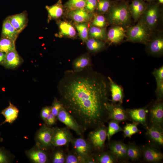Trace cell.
Segmentation results:
<instances>
[{
    "label": "cell",
    "instance_id": "6da1fadb",
    "mask_svg": "<svg viewBox=\"0 0 163 163\" xmlns=\"http://www.w3.org/2000/svg\"><path fill=\"white\" fill-rule=\"evenodd\" d=\"M108 86L104 78L91 66L78 72L67 70L60 80L59 101L84 131L109 119Z\"/></svg>",
    "mask_w": 163,
    "mask_h": 163
},
{
    "label": "cell",
    "instance_id": "7a4b0ae2",
    "mask_svg": "<svg viewBox=\"0 0 163 163\" xmlns=\"http://www.w3.org/2000/svg\"><path fill=\"white\" fill-rule=\"evenodd\" d=\"M127 0L115 1L106 14L109 24L121 26L125 29L131 25L132 17Z\"/></svg>",
    "mask_w": 163,
    "mask_h": 163
},
{
    "label": "cell",
    "instance_id": "3957f363",
    "mask_svg": "<svg viewBox=\"0 0 163 163\" xmlns=\"http://www.w3.org/2000/svg\"><path fill=\"white\" fill-rule=\"evenodd\" d=\"M138 21L135 25H130L126 28V40L146 45L150 41L153 32L141 20Z\"/></svg>",
    "mask_w": 163,
    "mask_h": 163
},
{
    "label": "cell",
    "instance_id": "277c9868",
    "mask_svg": "<svg viewBox=\"0 0 163 163\" xmlns=\"http://www.w3.org/2000/svg\"><path fill=\"white\" fill-rule=\"evenodd\" d=\"M161 5L157 2L147 3L145 9L139 19L152 32L157 30V27L162 18Z\"/></svg>",
    "mask_w": 163,
    "mask_h": 163
},
{
    "label": "cell",
    "instance_id": "5b68a950",
    "mask_svg": "<svg viewBox=\"0 0 163 163\" xmlns=\"http://www.w3.org/2000/svg\"><path fill=\"white\" fill-rule=\"evenodd\" d=\"M71 143L73 153L78 157L81 163H86L89 158L93 157V147L82 135L78 138H73Z\"/></svg>",
    "mask_w": 163,
    "mask_h": 163
},
{
    "label": "cell",
    "instance_id": "8992f818",
    "mask_svg": "<svg viewBox=\"0 0 163 163\" xmlns=\"http://www.w3.org/2000/svg\"><path fill=\"white\" fill-rule=\"evenodd\" d=\"M53 128L43 124L37 131L35 136V145L48 151L53 147L52 137Z\"/></svg>",
    "mask_w": 163,
    "mask_h": 163
},
{
    "label": "cell",
    "instance_id": "52a82bcc",
    "mask_svg": "<svg viewBox=\"0 0 163 163\" xmlns=\"http://www.w3.org/2000/svg\"><path fill=\"white\" fill-rule=\"evenodd\" d=\"M107 129L103 124L89 133L88 141L92 146L94 149L98 151L104 148L107 136Z\"/></svg>",
    "mask_w": 163,
    "mask_h": 163
},
{
    "label": "cell",
    "instance_id": "ba28073f",
    "mask_svg": "<svg viewBox=\"0 0 163 163\" xmlns=\"http://www.w3.org/2000/svg\"><path fill=\"white\" fill-rule=\"evenodd\" d=\"M73 138L69 129L67 127H53L52 144L54 147L67 145Z\"/></svg>",
    "mask_w": 163,
    "mask_h": 163
},
{
    "label": "cell",
    "instance_id": "9c48e42d",
    "mask_svg": "<svg viewBox=\"0 0 163 163\" xmlns=\"http://www.w3.org/2000/svg\"><path fill=\"white\" fill-rule=\"evenodd\" d=\"M57 118L66 127L74 131L79 136L82 135L84 131L74 118L63 107L59 111Z\"/></svg>",
    "mask_w": 163,
    "mask_h": 163
},
{
    "label": "cell",
    "instance_id": "30bf717a",
    "mask_svg": "<svg viewBox=\"0 0 163 163\" xmlns=\"http://www.w3.org/2000/svg\"><path fill=\"white\" fill-rule=\"evenodd\" d=\"M148 52L154 55L162 54L163 52V36L162 32L157 30L152 32L151 38L146 44Z\"/></svg>",
    "mask_w": 163,
    "mask_h": 163
},
{
    "label": "cell",
    "instance_id": "8fae6325",
    "mask_svg": "<svg viewBox=\"0 0 163 163\" xmlns=\"http://www.w3.org/2000/svg\"><path fill=\"white\" fill-rule=\"evenodd\" d=\"M47 151L35 145L27 151L26 153L29 159L33 163H46L49 160Z\"/></svg>",
    "mask_w": 163,
    "mask_h": 163
},
{
    "label": "cell",
    "instance_id": "7c38bea8",
    "mask_svg": "<svg viewBox=\"0 0 163 163\" xmlns=\"http://www.w3.org/2000/svg\"><path fill=\"white\" fill-rule=\"evenodd\" d=\"M94 14L88 12L84 8L68 11V16L77 23H87L92 21Z\"/></svg>",
    "mask_w": 163,
    "mask_h": 163
},
{
    "label": "cell",
    "instance_id": "4fadbf2b",
    "mask_svg": "<svg viewBox=\"0 0 163 163\" xmlns=\"http://www.w3.org/2000/svg\"><path fill=\"white\" fill-rule=\"evenodd\" d=\"M126 37V30L123 27L112 25L107 32V40L114 44H118Z\"/></svg>",
    "mask_w": 163,
    "mask_h": 163
},
{
    "label": "cell",
    "instance_id": "5bb4252c",
    "mask_svg": "<svg viewBox=\"0 0 163 163\" xmlns=\"http://www.w3.org/2000/svg\"><path fill=\"white\" fill-rule=\"evenodd\" d=\"M108 119L118 122L128 119V117L124 109L120 106L113 105L109 103L107 106Z\"/></svg>",
    "mask_w": 163,
    "mask_h": 163
},
{
    "label": "cell",
    "instance_id": "9a60e30c",
    "mask_svg": "<svg viewBox=\"0 0 163 163\" xmlns=\"http://www.w3.org/2000/svg\"><path fill=\"white\" fill-rule=\"evenodd\" d=\"M147 3L144 0H132L129 8L132 18L135 22L138 21L144 11Z\"/></svg>",
    "mask_w": 163,
    "mask_h": 163
},
{
    "label": "cell",
    "instance_id": "2e32d148",
    "mask_svg": "<svg viewBox=\"0 0 163 163\" xmlns=\"http://www.w3.org/2000/svg\"><path fill=\"white\" fill-rule=\"evenodd\" d=\"M8 18L12 26L19 33L27 25L28 19L25 11Z\"/></svg>",
    "mask_w": 163,
    "mask_h": 163
},
{
    "label": "cell",
    "instance_id": "e0dca14e",
    "mask_svg": "<svg viewBox=\"0 0 163 163\" xmlns=\"http://www.w3.org/2000/svg\"><path fill=\"white\" fill-rule=\"evenodd\" d=\"M22 59L16 49L6 53L5 59L1 64L6 68L14 69L18 66Z\"/></svg>",
    "mask_w": 163,
    "mask_h": 163
},
{
    "label": "cell",
    "instance_id": "ac0fdd59",
    "mask_svg": "<svg viewBox=\"0 0 163 163\" xmlns=\"http://www.w3.org/2000/svg\"><path fill=\"white\" fill-rule=\"evenodd\" d=\"M57 23L59 29L58 37H66L71 38L76 37L75 29L69 22L65 21H59Z\"/></svg>",
    "mask_w": 163,
    "mask_h": 163
},
{
    "label": "cell",
    "instance_id": "d6986e66",
    "mask_svg": "<svg viewBox=\"0 0 163 163\" xmlns=\"http://www.w3.org/2000/svg\"><path fill=\"white\" fill-rule=\"evenodd\" d=\"M45 8L48 13V21L59 18L63 13L64 8L62 0H58L55 4L52 5H46Z\"/></svg>",
    "mask_w": 163,
    "mask_h": 163
},
{
    "label": "cell",
    "instance_id": "ffe728a7",
    "mask_svg": "<svg viewBox=\"0 0 163 163\" xmlns=\"http://www.w3.org/2000/svg\"><path fill=\"white\" fill-rule=\"evenodd\" d=\"M127 145L119 142H113L109 146L111 153L118 159H123L127 157Z\"/></svg>",
    "mask_w": 163,
    "mask_h": 163
},
{
    "label": "cell",
    "instance_id": "44dd1931",
    "mask_svg": "<svg viewBox=\"0 0 163 163\" xmlns=\"http://www.w3.org/2000/svg\"><path fill=\"white\" fill-rule=\"evenodd\" d=\"M19 34L12 26L8 18H6L3 23L2 37L10 39L15 42Z\"/></svg>",
    "mask_w": 163,
    "mask_h": 163
},
{
    "label": "cell",
    "instance_id": "7402d4cb",
    "mask_svg": "<svg viewBox=\"0 0 163 163\" xmlns=\"http://www.w3.org/2000/svg\"><path fill=\"white\" fill-rule=\"evenodd\" d=\"M18 113L19 110L18 109L10 102L9 106L3 109L1 113L5 117V120L0 125L6 123L10 124L12 123L17 119Z\"/></svg>",
    "mask_w": 163,
    "mask_h": 163
},
{
    "label": "cell",
    "instance_id": "603a6c76",
    "mask_svg": "<svg viewBox=\"0 0 163 163\" xmlns=\"http://www.w3.org/2000/svg\"><path fill=\"white\" fill-rule=\"evenodd\" d=\"M91 66V60L88 54L82 55L75 59L72 63V70L75 72L82 70Z\"/></svg>",
    "mask_w": 163,
    "mask_h": 163
},
{
    "label": "cell",
    "instance_id": "cb8c5ba5",
    "mask_svg": "<svg viewBox=\"0 0 163 163\" xmlns=\"http://www.w3.org/2000/svg\"><path fill=\"white\" fill-rule=\"evenodd\" d=\"M151 120L153 125L161 126L163 119V105L161 103L155 105L151 110Z\"/></svg>",
    "mask_w": 163,
    "mask_h": 163
},
{
    "label": "cell",
    "instance_id": "d4e9b609",
    "mask_svg": "<svg viewBox=\"0 0 163 163\" xmlns=\"http://www.w3.org/2000/svg\"><path fill=\"white\" fill-rule=\"evenodd\" d=\"M144 159L150 162H157L161 161L163 158V154L160 152L152 147L147 146L143 150Z\"/></svg>",
    "mask_w": 163,
    "mask_h": 163
},
{
    "label": "cell",
    "instance_id": "484cf974",
    "mask_svg": "<svg viewBox=\"0 0 163 163\" xmlns=\"http://www.w3.org/2000/svg\"><path fill=\"white\" fill-rule=\"evenodd\" d=\"M147 133L150 138L158 144L163 145V135L161 126L153 125L147 128Z\"/></svg>",
    "mask_w": 163,
    "mask_h": 163
},
{
    "label": "cell",
    "instance_id": "4316f807",
    "mask_svg": "<svg viewBox=\"0 0 163 163\" xmlns=\"http://www.w3.org/2000/svg\"><path fill=\"white\" fill-rule=\"evenodd\" d=\"M113 102H121L123 98V91L120 87L114 82L110 77H108Z\"/></svg>",
    "mask_w": 163,
    "mask_h": 163
},
{
    "label": "cell",
    "instance_id": "83f0119b",
    "mask_svg": "<svg viewBox=\"0 0 163 163\" xmlns=\"http://www.w3.org/2000/svg\"><path fill=\"white\" fill-rule=\"evenodd\" d=\"M85 43L87 49L91 53L98 52L105 47V42L95 38L89 37Z\"/></svg>",
    "mask_w": 163,
    "mask_h": 163
},
{
    "label": "cell",
    "instance_id": "f1b7e54d",
    "mask_svg": "<svg viewBox=\"0 0 163 163\" xmlns=\"http://www.w3.org/2000/svg\"><path fill=\"white\" fill-rule=\"evenodd\" d=\"M88 37L106 42L107 40L106 27L100 28L91 25L88 30Z\"/></svg>",
    "mask_w": 163,
    "mask_h": 163
},
{
    "label": "cell",
    "instance_id": "f546056e",
    "mask_svg": "<svg viewBox=\"0 0 163 163\" xmlns=\"http://www.w3.org/2000/svg\"><path fill=\"white\" fill-rule=\"evenodd\" d=\"M129 114L130 118L134 121L145 124L146 122V112L143 108H139L130 110Z\"/></svg>",
    "mask_w": 163,
    "mask_h": 163
},
{
    "label": "cell",
    "instance_id": "4dcf8cb0",
    "mask_svg": "<svg viewBox=\"0 0 163 163\" xmlns=\"http://www.w3.org/2000/svg\"><path fill=\"white\" fill-rule=\"evenodd\" d=\"M114 2L111 0H97L94 13L103 15L106 14Z\"/></svg>",
    "mask_w": 163,
    "mask_h": 163
},
{
    "label": "cell",
    "instance_id": "1f68e13d",
    "mask_svg": "<svg viewBox=\"0 0 163 163\" xmlns=\"http://www.w3.org/2000/svg\"><path fill=\"white\" fill-rule=\"evenodd\" d=\"M15 41L2 37L0 39V52L7 53L16 49Z\"/></svg>",
    "mask_w": 163,
    "mask_h": 163
},
{
    "label": "cell",
    "instance_id": "d6a6232c",
    "mask_svg": "<svg viewBox=\"0 0 163 163\" xmlns=\"http://www.w3.org/2000/svg\"><path fill=\"white\" fill-rule=\"evenodd\" d=\"M87 0H68L63 5L68 11L75 9L84 8Z\"/></svg>",
    "mask_w": 163,
    "mask_h": 163
},
{
    "label": "cell",
    "instance_id": "836d02e7",
    "mask_svg": "<svg viewBox=\"0 0 163 163\" xmlns=\"http://www.w3.org/2000/svg\"><path fill=\"white\" fill-rule=\"evenodd\" d=\"M87 23H77L75 27L79 37L83 43L86 42L88 39V27Z\"/></svg>",
    "mask_w": 163,
    "mask_h": 163
},
{
    "label": "cell",
    "instance_id": "e575fe53",
    "mask_svg": "<svg viewBox=\"0 0 163 163\" xmlns=\"http://www.w3.org/2000/svg\"><path fill=\"white\" fill-rule=\"evenodd\" d=\"M91 21V25L100 28L107 27L109 24L106 17L103 14L94 13L93 18Z\"/></svg>",
    "mask_w": 163,
    "mask_h": 163
},
{
    "label": "cell",
    "instance_id": "d590c367",
    "mask_svg": "<svg viewBox=\"0 0 163 163\" xmlns=\"http://www.w3.org/2000/svg\"><path fill=\"white\" fill-rule=\"evenodd\" d=\"M123 129L120 126L118 122L111 120L109 122L107 131V137L110 141L111 137L115 133L120 131H123Z\"/></svg>",
    "mask_w": 163,
    "mask_h": 163
},
{
    "label": "cell",
    "instance_id": "8d00e7d4",
    "mask_svg": "<svg viewBox=\"0 0 163 163\" xmlns=\"http://www.w3.org/2000/svg\"><path fill=\"white\" fill-rule=\"evenodd\" d=\"M127 146V157L132 160H138L141 155L140 149L133 145H130Z\"/></svg>",
    "mask_w": 163,
    "mask_h": 163
},
{
    "label": "cell",
    "instance_id": "74e56055",
    "mask_svg": "<svg viewBox=\"0 0 163 163\" xmlns=\"http://www.w3.org/2000/svg\"><path fill=\"white\" fill-rule=\"evenodd\" d=\"M97 163H113L116 161V158L111 153H103L97 155L95 158Z\"/></svg>",
    "mask_w": 163,
    "mask_h": 163
},
{
    "label": "cell",
    "instance_id": "f35d334b",
    "mask_svg": "<svg viewBox=\"0 0 163 163\" xmlns=\"http://www.w3.org/2000/svg\"><path fill=\"white\" fill-rule=\"evenodd\" d=\"M66 155L62 150L60 149H56L52 153L51 157V162L53 163H65Z\"/></svg>",
    "mask_w": 163,
    "mask_h": 163
},
{
    "label": "cell",
    "instance_id": "ab89813d",
    "mask_svg": "<svg viewBox=\"0 0 163 163\" xmlns=\"http://www.w3.org/2000/svg\"><path fill=\"white\" fill-rule=\"evenodd\" d=\"M13 159V156L4 147H0V163H9Z\"/></svg>",
    "mask_w": 163,
    "mask_h": 163
},
{
    "label": "cell",
    "instance_id": "60d3db41",
    "mask_svg": "<svg viewBox=\"0 0 163 163\" xmlns=\"http://www.w3.org/2000/svg\"><path fill=\"white\" fill-rule=\"evenodd\" d=\"M63 107L61 101L55 97L51 106V112L57 117L59 111Z\"/></svg>",
    "mask_w": 163,
    "mask_h": 163
},
{
    "label": "cell",
    "instance_id": "b9f144b4",
    "mask_svg": "<svg viewBox=\"0 0 163 163\" xmlns=\"http://www.w3.org/2000/svg\"><path fill=\"white\" fill-rule=\"evenodd\" d=\"M97 0H87L85 9L90 13H94Z\"/></svg>",
    "mask_w": 163,
    "mask_h": 163
},
{
    "label": "cell",
    "instance_id": "7bdbcfd3",
    "mask_svg": "<svg viewBox=\"0 0 163 163\" xmlns=\"http://www.w3.org/2000/svg\"><path fill=\"white\" fill-rule=\"evenodd\" d=\"M65 163H80L78 157L73 153L69 152L66 155Z\"/></svg>",
    "mask_w": 163,
    "mask_h": 163
},
{
    "label": "cell",
    "instance_id": "ee69618b",
    "mask_svg": "<svg viewBox=\"0 0 163 163\" xmlns=\"http://www.w3.org/2000/svg\"><path fill=\"white\" fill-rule=\"evenodd\" d=\"M51 112V107L46 106L43 107L41 111V117L43 120L45 122L46 118Z\"/></svg>",
    "mask_w": 163,
    "mask_h": 163
},
{
    "label": "cell",
    "instance_id": "f6af8a7d",
    "mask_svg": "<svg viewBox=\"0 0 163 163\" xmlns=\"http://www.w3.org/2000/svg\"><path fill=\"white\" fill-rule=\"evenodd\" d=\"M56 118L57 117L51 112L47 117L45 123L47 126L50 127L56 123Z\"/></svg>",
    "mask_w": 163,
    "mask_h": 163
},
{
    "label": "cell",
    "instance_id": "bcb514c9",
    "mask_svg": "<svg viewBox=\"0 0 163 163\" xmlns=\"http://www.w3.org/2000/svg\"><path fill=\"white\" fill-rule=\"evenodd\" d=\"M156 80H163V67L155 70L153 72Z\"/></svg>",
    "mask_w": 163,
    "mask_h": 163
},
{
    "label": "cell",
    "instance_id": "7dc6e473",
    "mask_svg": "<svg viewBox=\"0 0 163 163\" xmlns=\"http://www.w3.org/2000/svg\"><path fill=\"white\" fill-rule=\"evenodd\" d=\"M157 92L159 98H161L163 94V80H156Z\"/></svg>",
    "mask_w": 163,
    "mask_h": 163
},
{
    "label": "cell",
    "instance_id": "c3c4849f",
    "mask_svg": "<svg viewBox=\"0 0 163 163\" xmlns=\"http://www.w3.org/2000/svg\"><path fill=\"white\" fill-rule=\"evenodd\" d=\"M125 137H130L133 135L130 128V124H126L123 130Z\"/></svg>",
    "mask_w": 163,
    "mask_h": 163
},
{
    "label": "cell",
    "instance_id": "681fc988",
    "mask_svg": "<svg viewBox=\"0 0 163 163\" xmlns=\"http://www.w3.org/2000/svg\"><path fill=\"white\" fill-rule=\"evenodd\" d=\"M130 128L133 135L140 131L137 128V124L136 123L130 124Z\"/></svg>",
    "mask_w": 163,
    "mask_h": 163
},
{
    "label": "cell",
    "instance_id": "f907efd6",
    "mask_svg": "<svg viewBox=\"0 0 163 163\" xmlns=\"http://www.w3.org/2000/svg\"><path fill=\"white\" fill-rule=\"evenodd\" d=\"M6 53L0 52V64L4 61Z\"/></svg>",
    "mask_w": 163,
    "mask_h": 163
},
{
    "label": "cell",
    "instance_id": "816d5d0a",
    "mask_svg": "<svg viewBox=\"0 0 163 163\" xmlns=\"http://www.w3.org/2000/svg\"><path fill=\"white\" fill-rule=\"evenodd\" d=\"M157 2L160 4L161 5L163 4V0H157Z\"/></svg>",
    "mask_w": 163,
    "mask_h": 163
},
{
    "label": "cell",
    "instance_id": "f5cc1de1",
    "mask_svg": "<svg viewBox=\"0 0 163 163\" xmlns=\"http://www.w3.org/2000/svg\"><path fill=\"white\" fill-rule=\"evenodd\" d=\"M145 1H146L148 2H155L156 0H144Z\"/></svg>",
    "mask_w": 163,
    "mask_h": 163
},
{
    "label": "cell",
    "instance_id": "db71d44e",
    "mask_svg": "<svg viewBox=\"0 0 163 163\" xmlns=\"http://www.w3.org/2000/svg\"><path fill=\"white\" fill-rule=\"evenodd\" d=\"M3 138L1 137V133L0 131V143L2 142L3 141Z\"/></svg>",
    "mask_w": 163,
    "mask_h": 163
},
{
    "label": "cell",
    "instance_id": "11a10c76",
    "mask_svg": "<svg viewBox=\"0 0 163 163\" xmlns=\"http://www.w3.org/2000/svg\"><path fill=\"white\" fill-rule=\"evenodd\" d=\"M127 0H116V1L117 2H120V1H127Z\"/></svg>",
    "mask_w": 163,
    "mask_h": 163
}]
</instances>
